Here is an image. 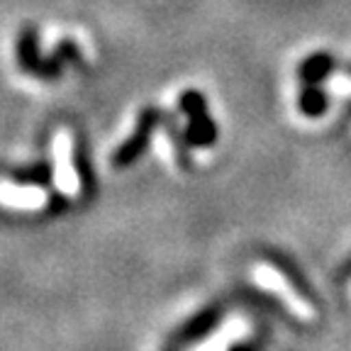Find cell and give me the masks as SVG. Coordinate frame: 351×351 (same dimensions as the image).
Wrapping results in <instances>:
<instances>
[{
	"label": "cell",
	"mask_w": 351,
	"mask_h": 351,
	"mask_svg": "<svg viewBox=\"0 0 351 351\" xmlns=\"http://www.w3.org/2000/svg\"><path fill=\"white\" fill-rule=\"evenodd\" d=\"M247 332H249V324L241 317H234V319H230L225 327L219 329L213 339H208L200 349H195V351H227L232 341H237L239 337L247 335Z\"/></svg>",
	"instance_id": "277c9868"
},
{
	"label": "cell",
	"mask_w": 351,
	"mask_h": 351,
	"mask_svg": "<svg viewBox=\"0 0 351 351\" xmlns=\"http://www.w3.org/2000/svg\"><path fill=\"white\" fill-rule=\"evenodd\" d=\"M327 90L335 95H351V78L335 76L332 81H327Z\"/></svg>",
	"instance_id": "5b68a950"
},
{
	"label": "cell",
	"mask_w": 351,
	"mask_h": 351,
	"mask_svg": "<svg viewBox=\"0 0 351 351\" xmlns=\"http://www.w3.org/2000/svg\"><path fill=\"white\" fill-rule=\"evenodd\" d=\"M252 278L258 288H263V291H269L271 295L278 298L295 317L305 319V322H313L315 319V307L298 295L295 288H291V283L285 280V276L278 269H274L269 263H256L252 269Z\"/></svg>",
	"instance_id": "6da1fadb"
},
{
	"label": "cell",
	"mask_w": 351,
	"mask_h": 351,
	"mask_svg": "<svg viewBox=\"0 0 351 351\" xmlns=\"http://www.w3.org/2000/svg\"><path fill=\"white\" fill-rule=\"evenodd\" d=\"M54 186L66 197H76L81 193V178L73 169V137L69 130H59L54 134Z\"/></svg>",
	"instance_id": "7a4b0ae2"
},
{
	"label": "cell",
	"mask_w": 351,
	"mask_h": 351,
	"mask_svg": "<svg viewBox=\"0 0 351 351\" xmlns=\"http://www.w3.org/2000/svg\"><path fill=\"white\" fill-rule=\"evenodd\" d=\"M49 203L47 191L39 186H15L10 181H0V205L10 210H42Z\"/></svg>",
	"instance_id": "3957f363"
}]
</instances>
